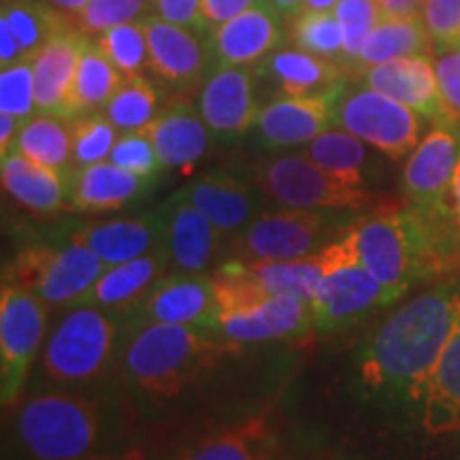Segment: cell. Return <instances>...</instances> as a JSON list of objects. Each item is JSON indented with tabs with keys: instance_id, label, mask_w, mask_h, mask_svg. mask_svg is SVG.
Returning a JSON list of instances; mask_svg holds the SVG:
<instances>
[{
	"instance_id": "1",
	"label": "cell",
	"mask_w": 460,
	"mask_h": 460,
	"mask_svg": "<svg viewBox=\"0 0 460 460\" xmlns=\"http://www.w3.org/2000/svg\"><path fill=\"white\" fill-rule=\"evenodd\" d=\"M460 284L446 281L413 296L360 349L356 371L369 396L420 405L456 324Z\"/></svg>"
},
{
	"instance_id": "2",
	"label": "cell",
	"mask_w": 460,
	"mask_h": 460,
	"mask_svg": "<svg viewBox=\"0 0 460 460\" xmlns=\"http://www.w3.org/2000/svg\"><path fill=\"white\" fill-rule=\"evenodd\" d=\"M119 349V369L130 388L156 401L177 399L239 343L217 332L181 324H130Z\"/></svg>"
},
{
	"instance_id": "3",
	"label": "cell",
	"mask_w": 460,
	"mask_h": 460,
	"mask_svg": "<svg viewBox=\"0 0 460 460\" xmlns=\"http://www.w3.org/2000/svg\"><path fill=\"white\" fill-rule=\"evenodd\" d=\"M105 437L101 401L77 390L45 388L20 402L13 441L24 460H82L96 454Z\"/></svg>"
},
{
	"instance_id": "4",
	"label": "cell",
	"mask_w": 460,
	"mask_h": 460,
	"mask_svg": "<svg viewBox=\"0 0 460 460\" xmlns=\"http://www.w3.org/2000/svg\"><path fill=\"white\" fill-rule=\"evenodd\" d=\"M348 233L362 267L396 301L418 279L441 271L446 264L427 224L410 207L376 211L349 222Z\"/></svg>"
},
{
	"instance_id": "5",
	"label": "cell",
	"mask_w": 460,
	"mask_h": 460,
	"mask_svg": "<svg viewBox=\"0 0 460 460\" xmlns=\"http://www.w3.org/2000/svg\"><path fill=\"white\" fill-rule=\"evenodd\" d=\"M124 318L119 314L73 305L56 322L39 358L45 388L77 390L96 384L118 358Z\"/></svg>"
},
{
	"instance_id": "6",
	"label": "cell",
	"mask_w": 460,
	"mask_h": 460,
	"mask_svg": "<svg viewBox=\"0 0 460 460\" xmlns=\"http://www.w3.org/2000/svg\"><path fill=\"white\" fill-rule=\"evenodd\" d=\"M326 273L312 301L314 329L322 335L343 331L396 298L388 288L373 278L356 256L348 228L320 250Z\"/></svg>"
},
{
	"instance_id": "7",
	"label": "cell",
	"mask_w": 460,
	"mask_h": 460,
	"mask_svg": "<svg viewBox=\"0 0 460 460\" xmlns=\"http://www.w3.org/2000/svg\"><path fill=\"white\" fill-rule=\"evenodd\" d=\"M107 264L88 247L68 239L65 245H31L4 273L7 284L26 288L48 307H73L99 281Z\"/></svg>"
},
{
	"instance_id": "8",
	"label": "cell",
	"mask_w": 460,
	"mask_h": 460,
	"mask_svg": "<svg viewBox=\"0 0 460 460\" xmlns=\"http://www.w3.org/2000/svg\"><path fill=\"white\" fill-rule=\"evenodd\" d=\"M335 214L290 207L261 211L241 233L233 234V258L243 262H281L312 256L345 230H339Z\"/></svg>"
},
{
	"instance_id": "9",
	"label": "cell",
	"mask_w": 460,
	"mask_h": 460,
	"mask_svg": "<svg viewBox=\"0 0 460 460\" xmlns=\"http://www.w3.org/2000/svg\"><path fill=\"white\" fill-rule=\"evenodd\" d=\"M264 197L279 207L307 211H358L373 203L367 188L349 186L305 154H288L256 164L254 177Z\"/></svg>"
},
{
	"instance_id": "10",
	"label": "cell",
	"mask_w": 460,
	"mask_h": 460,
	"mask_svg": "<svg viewBox=\"0 0 460 460\" xmlns=\"http://www.w3.org/2000/svg\"><path fill=\"white\" fill-rule=\"evenodd\" d=\"M48 339V305L26 288L3 281L0 290V396L13 405Z\"/></svg>"
},
{
	"instance_id": "11",
	"label": "cell",
	"mask_w": 460,
	"mask_h": 460,
	"mask_svg": "<svg viewBox=\"0 0 460 460\" xmlns=\"http://www.w3.org/2000/svg\"><path fill=\"white\" fill-rule=\"evenodd\" d=\"M422 115L367 85L345 90L337 105V128L348 130L390 160H402L422 139Z\"/></svg>"
},
{
	"instance_id": "12",
	"label": "cell",
	"mask_w": 460,
	"mask_h": 460,
	"mask_svg": "<svg viewBox=\"0 0 460 460\" xmlns=\"http://www.w3.org/2000/svg\"><path fill=\"white\" fill-rule=\"evenodd\" d=\"M460 160V126L435 124L420 139L402 166V192L410 209L433 222L441 214Z\"/></svg>"
},
{
	"instance_id": "13",
	"label": "cell",
	"mask_w": 460,
	"mask_h": 460,
	"mask_svg": "<svg viewBox=\"0 0 460 460\" xmlns=\"http://www.w3.org/2000/svg\"><path fill=\"white\" fill-rule=\"evenodd\" d=\"M130 324H181L220 335V305L209 273H169L124 315Z\"/></svg>"
},
{
	"instance_id": "14",
	"label": "cell",
	"mask_w": 460,
	"mask_h": 460,
	"mask_svg": "<svg viewBox=\"0 0 460 460\" xmlns=\"http://www.w3.org/2000/svg\"><path fill=\"white\" fill-rule=\"evenodd\" d=\"M345 88L315 96H286L267 102L258 115L256 128L267 147L284 149L307 146L322 132L335 128L337 105Z\"/></svg>"
},
{
	"instance_id": "15",
	"label": "cell",
	"mask_w": 460,
	"mask_h": 460,
	"mask_svg": "<svg viewBox=\"0 0 460 460\" xmlns=\"http://www.w3.org/2000/svg\"><path fill=\"white\" fill-rule=\"evenodd\" d=\"M163 217V247L171 273H207L226 239L177 190L158 207Z\"/></svg>"
},
{
	"instance_id": "16",
	"label": "cell",
	"mask_w": 460,
	"mask_h": 460,
	"mask_svg": "<svg viewBox=\"0 0 460 460\" xmlns=\"http://www.w3.org/2000/svg\"><path fill=\"white\" fill-rule=\"evenodd\" d=\"M180 192L220 230L237 234L262 211L264 192L254 180L230 171H211L190 180Z\"/></svg>"
},
{
	"instance_id": "17",
	"label": "cell",
	"mask_w": 460,
	"mask_h": 460,
	"mask_svg": "<svg viewBox=\"0 0 460 460\" xmlns=\"http://www.w3.org/2000/svg\"><path fill=\"white\" fill-rule=\"evenodd\" d=\"M258 68L220 66L207 77L199 94V111L211 132L237 137L254 128L261 115L256 96Z\"/></svg>"
},
{
	"instance_id": "18",
	"label": "cell",
	"mask_w": 460,
	"mask_h": 460,
	"mask_svg": "<svg viewBox=\"0 0 460 460\" xmlns=\"http://www.w3.org/2000/svg\"><path fill=\"white\" fill-rule=\"evenodd\" d=\"M360 85L382 92L390 99L433 119L435 124H450L433 65V56L396 58L382 65L356 71Z\"/></svg>"
},
{
	"instance_id": "19",
	"label": "cell",
	"mask_w": 460,
	"mask_h": 460,
	"mask_svg": "<svg viewBox=\"0 0 460 460\" xmlns=\"http://www.w3.org/2000/svg\"><path fill=\"white\" fill-rule=\"evenodd\" d=\"M279 13L267 0H256L233 20L211 28V58L220 66H252L278 51L284 41Z\"/></svg>"
},
{
	"instance_id": "20",
	"label": "cell",
	"mask_w": 460,
	"mask_h": 460,
	"mask_svg": "<svg viewBox=\"0 0 460 460\" xmlns=\"http://www.w3.org/2000/svg\"><path fill=\"white\" fill-rule=\"evenodd\" d=\"M314 331L309 303L292 296H269L243 312L222 314L220 335L239 345L288 341Z\"/></svg>"
},
{
	"instance_id": "21",
	"label": "cell",
	"mask_w": 460,
	"mask_h": 460,
	"mask_svg": "<svg viewBox=\"0 0 460 460\" xmlns=\"http://www.w3.org/2000/svg\"><path fill=\"white\" fill-rule=\"evenodd\" d=\"M149 48V71L171 85L197 84L209 65L211 45L194 31L171 24L158 15L143 17Z\"/></svg>"
},
{
	"instance_id": "22",
	"label": "cell",
	"mask_w": 460,
	"mask_h": 460,
	"mask_svg": "<svg viewBox=\"0 0 460 460\" xmlns=\"http://www.w3.org/2000/svg\"><path fill=\"white\" fill-rule=\"evenodd\" d=\"M152 180L105 163L75 169L68 175V209L84 214L119 211L147 194Z\"/></svg>"
},
{
	"instance_id": "23",
	"label": "cell",
	"mask_w": 460,
	"mask_h": 460,
	"mask_svg": "<svg viewBox=\"0 0 460 460\" xmlns=\"http://www.w3.org/2000/svg\"><path fill=\"white\" fill-rule=\"evenodd\" d=\"M71 241L94 252L107 267L119 264L163 247V217L156 209L143 216L85 224L71 233Z\"/></svg>"
},
{
	"instance_id": "24",
	"label": "cell",
	"mask_w": 460,
	"mask_h": 460,
	"mask_svg": "<svg viewBox=\"0 0 460 460\" xmlns=\"http://www.w3.org/2000/svg\"><path fill=\"white\" fill-rule=\"evenodd\" d=\"M152 141L160 163L166 169L197 164L209 149V126L188 101L177 99L160 109L156 118L141 128Z\"/></svg>"
},
{
	"instance_id": "25",
	"label": "cell",
	"mask_w": 460,
	"mask_h": 460,
	"mask_svg": "<svg viewBox=\"0 0 460 460\" xmlns=\"http://www.w3.org/2000/svg\"><path fill=\"white\" fill-rule=\"evenodd\" d=\"M169 273L171 264L164 247L149 252L146 256L132 258V261L109 264L79 305H94L124 318Z\"/></svg>"
},
{
	"instance_id": "26",
	"label": "cell",
	"mask_w": 460,
	"mask_h": 460,
	"mask_svg": "<svg viewBox=\"0 0 460 460\" xmlns=\"http://www.w3.org/2000/svg\"><path fill=\"white\" fill-rule=\"evenodd\" d=\"M85 43H88L85 34L73 28L51 39L34 58V109L37 113H54L65 118L66 101Z\"/></svg>"
},
{
	"instance_id": "27",
	"label": "cell",
	"mask_w": 460,
	"mask_h": 460,
	"mask_svg": "<svg viewBox=\"0 0 460 460\" xmlns=\"http://www.w3.org/2000/svg\"><path fill=\"white\" fill-rule=\"evenodd\" d=\"M420 413L430 435L460 433V305L452 335L424 388Z\"/></svg>"
},
{
	"instance_id": "28",
	"label": "cell",
	"mask_w": 460,
	"mask_h": 460,
	"mask_svg": "<svg viewBox=\"0 0 460 460\" xmlns=\"http://www.w3.org/2000/svg\"><path fill=\"white\" fill-rule=\"evenodd\" d=\"M4 192L34 214L49 216L68 207V177L11 152L0 169Z\"/></svg>"
},
{
	"instance_id": "29",
	"label": "cell",
	"mask_w": 460,
	"mask_h": 460,
	"mask_svg": "<svg viewBox=\"0 0 460 460\" xmlns=\"http://www.w3.org/2000/svg\"><path fill=\"white\" fill-rule=\"evenodd\" d=\"M267 60V73L278 82L286 96H315L345 88L349 71L329 58H322L298 48L278 49Z\"/></svg>"
},
{
	"instance_id": "30",
	"label": "cell",
	"mask_w": 460,
	"mask_h": 460,
	"mask_svg": "<svg viewBox=\"0 0 460 460\" xmlns=\"http://www.w3.org/2000/svg\"><path fill=\"white\" fill-rule=\"evenodd\" d=\"M11 152L68 177L73 172L71 119L54 113L32 115L22 126Z\"/></svg>"
},
{
	"instance_id": "31",
	"label": "cell",
	"mask_w": 460,
	"mask_h": 460,
	"mask_svg": "<svg viewBox=\"0 0 460 460\" xmlns=\"http://www.w3.org/2000/svg\"><path fill=\"white\" fill-rule=\"evenodd\" d=\"M126 77L111 65L96 43H85L75 73L71 94H68L65 118L73 119L79 115L102 111L113 94L122 88Z\"/></svg>"
},
{
	"instance_id": "32",
	"label": "cell",
	"mask_w": 460,
	"mask_h": 460,
	"mask_svg": "<svg viewBox=\"0 0 460 460\" xmlns=\"http://www.w3.org/2000/svg\"><path fill=\"white\" fill-rule=\"evenodd\" d=\"M433 51L435 43L422 20H390V17H382V22L367 37L349 73L396 60V58L433 56Z\"/></svg>"
},
{
	"instance_id": "33",
	"label": "cell",
	"mask_w": 460,
	"mask_h": 460,
	"mask_svg": "<svg viewBox=\"0 0 460 460\" xmlns=\"http://www.w3.org/2000/svg\"><path fill=\"white\" fill-rule=\"evenodd\" d=\"M0 20H7L20 41L24 60H34L51 39L73 31L68 17L51 7L48 0H3Z\"/></svg>"
},
{
	"instance_id": "34",
	"label": "cell",
	"mask_w": 460,
	"mask_h": 460,
	"mask_svg": "<svg viewBox=\"0 0 460 460\" xmlns=\"http://www.w3.org/2000/svg\"><path fill=\"white\" fill-rule=\"evenodd\" d=\"M245 264L267 296H292L309 305L318 295V288L326 273L320 252L307 258H298V261Z\"/></svg>"
},
{
	"instance_id": "35",
	"label": "cell",
	"mask_w": 460,
	"mask_h": 460,
	"mask_svg": "<svg viewBox=\"0 0 460 460\" xmlns=\"http://www.w3.org/2000/svg\"><path fill=\"white\" fill-rule=\"evenodd\" d=\"M305 156L335 175L337 180L356 188H367L365 166L369 163V152H367L365 141L349 135L348 130L335 126L322 132L312 143H307Z\"/></svg>"
},
{
	"instance_id": "36",
	"label": "cell",
	"mask_w": 460,
	"mask_h": 460,
	"mask_svg": "<svg viewBox=\"0 0 460 460\" xmlns=\"http://www.w3.org/2000/svg\"><path fill=\"white\" fill-rule=\"evenodd\" d=\"M264 437L267 427L261 418L245 420L239 427L194 444L180 460H269Z\"/></svg>"
},
{
	"instance_id": "37",
	"label": "cell",
	"mask_w": 460,
	"mask_h": 460,
	"mask_svg": "<svg viewBox=\"0 0 460 460\" xmlns=\"http://www.w3.org/2000/svg\"><path fill=\"white\" fill-rule=\"evenodd\" d=\"M288 39L298 49L343 65V32L332 11L301 9L290 17Z\"/></svg>"
},
{
	"instance_id": "38",
	"label": "cell",
	"mask_w": 460,
	"mask_h": 460,
	"mask_svg": "<svg viewBox=\"0 0 460 460\" xmlns=\"http://www.w3.org/2000/svg\"><path fill=\"white\" fill-rule=\"evenodd\" d=\"M158 90L149 79L130 77L122 84V88L113 94V99L107 102L102 111L115 124L119 132L141 130L156 118L158 109Z\"/></svg>"
},
{
	"instance_id": "39",
	"label": "cell",
	"mask_w": 460,
	"mask_h": 460,
	"mask_svg": "<svg viewBox=\"0 0 460 460\" xmlns=\"http://www.w3.org/2000/svg\"><path fill=\"white\" fill-rule=\"evenodd\" d=\"M96 45L126 79L139 77L143 68H149L147 32L143 20L115 26L111 31L99 34Z\"/></svg>"
},
{
	"instance_id": "40",
	"label": "cell",
	"mask_w": 460,
	"mask_h": 460,
	"mask_svg": "<svg viewBox=\"0 0 460 460\" xmlns=\"http://www.w3.org/2000/svg\"><path fill=\"white\" fill-rule=\"evenodd\" d=\"M73 132V171L105 163L118 141L119 130L105 111L79 115L71 119Z\"/></svg>"
},
{
	"instance_id": "41",
	"label": "cell",
	"mask_w": 460,
	"mask_h": 460,
	"mask_svg": "<svg viewBox=\"0 0 460 460\" xmlns=\"http://www.w3.org/2000/svg\"><path fill=\"white\" fill-rule=\"evenodd\" d=\"M209 275L222 314L243 312V309L254 307L264 298H269L243 261H234L233 258V261H226Z\"/></svg>"
},
{
	"instance_id": "42",
	"label": "cell",
	"mask_w": 460,
	"mask_h": 460,
	"mask_svg": "<svg viewBox=\"0 0 460 460\" xmlns=\"http://www.w3.org/2000/svg\"><path fill=\"white\" fill-rule=\"evenodd\" d=\"M343 32V65L352 71L367 37L382 22V9L377 0H339L332 9Z\"/></svg>"
},
{
	"instance_id": "43",
	"label": "cell",
	"mask_w": 460,
	"mask_h": 460,
	"mask_svg": "<svg viewBox=\"0 0 460 460\" xmlns=\"http://www.w3.org/2000/svg\"><path fill=\"white\" fill-rule=\"evenodd\" d=\"M152 0H88V4L73 17V26L90 37L111 31L115 26L139 22L147 13Z\"/></svg>"
},
{
	"instance_id": "44",
	"label": "cell",
	"mask_w": 460,
	"mask_h": 460,
	"mask_svg": "<svg viewBox=\"0 0 460 460\" xmlns=\"http://www.w3.org/2000/svg\"><path fill=\"white\" fill-rule=\"evenodd\" d=\"M0 113L26 119L37 113L34 109V71L32 60L17 62L0 71Z\"/></svg>"
},
{
	"instance_id": "45",
	"label": "cell",
	"mask_w": 460,
	"mask_h": 460,
	"mask_svg": "<svg viewBox=\"0 0 460 460\" xmlns=\"http://www.w3.org/2000/svg\"><path fill=\"white\" fill-rule=\"evenodd\" d=\"M427 224V222H424ZM444 262L460 261V160L454 171L441 214L427 224Z\"/></svg>"
},
{
	"instance_id": "46",
	"label": "cell",
	"mask_w": 460,
	"mask_h": 460,
	"mask_svg": "<svg viewBox=\"0 0 460 460\" xmlns=\"http://www.w3.org/2000/svg\"><path fill=\"white\" fill-rule=\"evenodd\" d=\"M109 160L126 171L135 172V175L149 177V180H154L158 171L163 169V163H160L152 141L141 130L119 132Z\"/></svg>"
},
{
	"instance_id": "47",
	"label": "cell",
	"mask_w": 460,
	"mask_h": 460,
	"mask_svg": "<svg viewBox=\"0 0 460 460\" xmlns=\"http://www.w3.org/2000/svg\"><path fill=\"white\" fill-rule=\"evenodd\" d=\"M422 22L435 49L460 48V0H424Z\"/></svg>"
},
{
	"instance_id": "48",
	"label": "cell",
	"mask_w": 460,
	"mask_h": 460,
	"mask_svg": "<svg viewBox=\"0 0 460 460\" xmlns=\"http://www.w3.org/2000/svg\"><path fill=\"white\" fill-rule=\"evenodd\" d=\"M433 65L447 119L460 126V48L433 51Z\"/></svg>"
},
{
	"instance_id": "49",
	"label": "cell",
	"mask_w": 460,
	"mask_h": 460,
	"mask_svg": "<svg viewBox=\"0 0 460 460\" xmlns=\"http://www.w3.org/2000/svg\"><path fill=\"white\" fill-rule=\"evenodd\" d=\"M158 17L171 24L200 32L207 28L203 20V0H152Z\"/></svg>"
},
{
	"instance_id": "50",
	"label": "cell",
	"mask_w": 460,
	"mask_h": 460,
	"mask_svg": "<svg viewBox=\"0 0 460 460\" xmlns=\"http://www.w3.org/2000/svg\"><path fill=\"white\" fill-rule=\"evenodd\" d=\"M256 0H203V20L207 28H216L250 9Z\"/></svg>"
},
{
	"instance_id": "51",
	"label": "cell",
	"mask_w": 460,
	"mask_h": 460,
	"mask_svg": "<svg viewBox=\"0 0 460 460\" xmlns=\"http://www.w3.org/2000/svg\"><path fill=\"white\" fill-rule=\"evenodd\" d=\"M377 4L390 20H422L424 0H377Z\"/></svg>"
},
{
	"instance_id": "52",
	"label": "cell",
	"mask_w": 460,
	"mask_h": 460,
	"mask_svg": "<svg viewBox=\"0 0 460 460\" xmlns=\"http://www.w3.org/2000/svg\"><path fill=\"white\" fill-rule=\"evenodd\" d=\"M17 62H24L20 41L15 39L7 20H0V66L7 68L17 65Z\"/></svg>"
},
{
	"instance_id": "53",
	"label": "cell",
	"mask_w": 460,
	"mask_h": 460,
	"mask_svg": "<svg viewBox=\"0 0 460 460\" xmlns=\"http://www.w3.org/2000/svg\"><path fill=\"white\" fill-rule=\"evenodd\" d=\"M22 126H24V119L15 118V115H9V113H0V158L11 154Z\"/></svg>"
},
{
	"instance_id": "54",
	"label": "cell",
	"mask_w": 460,
	"mask_h": 460,
	"mask_svg": "<svg viewBox=\"0 0 460 460\" xmlns=\"http://www.w3.org/2000/svg\"><path fill=\"white\" fill-rule=\"evenodd\" d=\"M82 460H149L147 454L139 450V447H130V450H122V452H109V454H90Z\"/></svg>"
},
{
	"instance_id": "55",
	"label": "cell",
	"mask_w": 460,
	"mask_h": 460,
	"mask_svg": "<svg viewBox=\"0 0 460 460\" xmlns=\"http://www.w3.org/2000/svg\"><path fill=\"white\" fill-rule=\"evenodd\" d=\"M51 7H56L58 11H62L66 17H73L82 11L85 4H88V0H48Z\"/></svg>"
},
{
	"instance_id": "56",
	"label": "cell",
	"mask_w": 460,
	"mask_h": 460,
	"mask_svg": "<svg viewBox=\"0 0 460 460\" xmlns=\"http://www.w3.org/2000/svg\"><path fill=\"white\" fill-rule=\"evenodd\" d=\"M281 17H292L303 7V0H267Z\"/></svg>"
},
{
	"instance_id": "57",
	"label": "cell",
	"mask_w": 460,
	"mask_h": 460,
	"mask_svg": "<svg viewBox=\"0 0 460 460\" xmlns=\"http://www.w3.org/2000/svg\"><path fill=\"white\" fill-rule=\"evenodd\" d=\"M339 0H303L305 11H332Z\"/></svg>"
}]
</instances>
